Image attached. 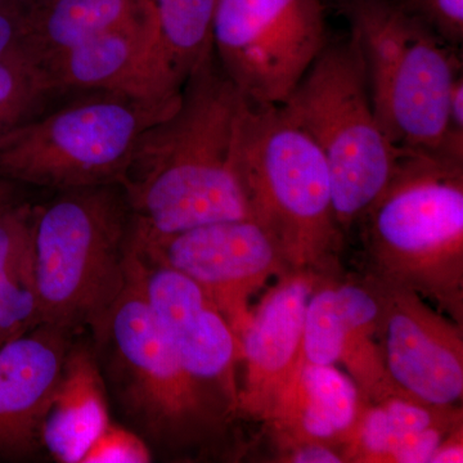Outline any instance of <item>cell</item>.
I'll list each match as a JSON object with an SVG mask.
<instances>
[{"label": "cell", "instance_id": "1", "mask_svg": "<svg viewBox=\"0 0 463 463\" xmlns=\"http://www.w3.org/2000/svg\"><path fill=\"white\" fill-rule=\"evenodd\" d=\"M250 102L209 52L178 106L149 127L120 185L133 230L166 236L216 222L252 219L241 175Z\"/></svg>", "mask_w": 463, "mask_h": 463}, {"label": "cell", "instance_id": "2", "mask_svg": "<svg viewBox=\"0 0 463 463\" xmlns=\"http://www.w3.org/2000/svg\"><path fill=\"white\" fill-rule=\"evenodd\" d=\"M359 222L371 277L421 295L463 325V161L401 149Z\"/></svg>", "mask_w": 463, "mask_h": 463}, {"label": "cell", "instance_id": "3", "mask_svg": "<svg viewBox=\"0 0 463 463\" xmlns=\"http://www.w3.org/2000/svg\"><path fill=\"white\" fill-rule=\"evenodd\" d=\"M133 215L118 184L63 191L35 207L39 321L102 339L128 283Z\"/></svg>", "mask_w": 463, "mask_h": 463}, {"label": "cell", "instance_id": "4", "mask_svg": "<svg viewBox=\"0 0 463 463\" xmlns=\"http://www.w3.org/2000/svg\"><path fill=\"white\" fill-rule=\"evenodd\" d=\"M277 108L321 152L330 173L335 214L341 230H349L386 187L401 155L374 115L354 36L327 43Z\"/></svg>", "mask_w": 463, "mask_h": 463}, {"label": "cell", "instance_id": "5", "mask_svg": "<svg viewBox=\"0 0 463 463\" xmlns=\"http://www.w3.org/2000/svg\"><path fill=\"white\" fill-rule=\"evenodd\" d=\"M367 70L374 115L398 149L444 154L456 58L399 0H340Z\"/></svg>", "mask_w": 463, "mask_h": 463}, {"label": "cell", "instance_id": "6", "mask_svg": "<svg viewBox=\"0 0 463 463\" xmlns=\"http://www.w3.org/2000/svg\"><path fill=\"white\" fill-rule=\"evenodd\" d=\"M241 175L251 218L270 234L289 269L323 273L343 237L330 173L315 143L277 106L250 103Z\"/></svg>", "mask_w": 463, "mask_h": 463}, {"label": "cell", "instance_id": "7", "mask_svg": "<svg viewBox=\"0 0 463 463\" xmlns=\"http://www.w3.org/2000/svg\"><path fill=\"white\" fill-rule=\"evenodd\" d=\"M176 106L94 91L33 116L0 134V178L61 192L118 184L143 133Z\"/></svg>", "mask_w": 463, "mask_h": 463}, {"label": "cell", "instance_id": "8", "mask_svg": "<svg viewBox=\"0 0 463 463\" xmlns=\"http://www.w3.org/2000/svg\"><path fill=\"white\" fill-rule=\"evenodd\" d=\"M100 343L111 350L118 394L137 422L167 446L199 441L218 425L214 392L188 373L129 269Z\"/></svg>", "mask_w": 463, "mask_h": 463}, {"label": "cell", "instance_id": "9", "mask_svg": "<svg viewBox=\"0 0 463 463\" xmlns=\"http://www.w3.org/2000/svg\"><path fill=\"white\" fill-rule=\"evenodd\" d=\"M212 43L251 105H282L327 44L323 0H216Z\"/></svg>", "mask_w": 463, "mask_h": 463}, {"label": "cell", "instance_id": "10", "mask_svg": "<svg viewBox=\"0 0 463 463\" xmlns=\"http://www.w3.org/2000/svg\"><path fill=\"white\" fill-rule=\"evenodd\" d=\"M130 246L139 257L199 283L240 344L251 318L252 297L289 269L270 234L254 219L216 222L166 236H146L132 228Z\"/></svg>", "mask_w": 463, "mask_h": 463}, {"label": "cell", "instance_id": "11", "mask_svg": "<svg viewBox=\"0 0 463 463\" xmlns=\"http://www.w3.org/2000/svg\"><path fill=\"white\" fill-rule=\"evenodd\" d=\"M367 279L379 298L380 343L390 379L414 401L456 407L463 395L462 325L411 289Z\"/></svg>", "mask_w": 463, "mask_h": 463}, {"label": "cell", "instance_id": "12", "mask_svg": "<svg viewBox=\"0 0 463 463\" xmlns=\"http://www.w3.org/2000/svg\"><path fill=\"white\" fill-rule=\"evenodd\" d=\"M129 269L188 373L218 385L236 410L233 367L241 361V344L212 298L190 277L139 257L132 246Z\"/></svg>", "mask_w": 463, "mask_h": 463}, {"label": "cell", "instance_id": "13", "mask_svg": "<svg viewBox=\"0 0 463 463\" xmlns=\"http://www.w3.org/2000/svg\"><path fill=\"white\" fill-rule=\"evenodd\" d=\"M322 272L288 269L252 309L241 336V361L245 364L236 410L265 420L301 362L307 300L322 281Z\"/></svg>", "mask_w": 463, "mask_h": 463}, {"label": "cell", "instance_id": "14", "mask_svg": "<svg viewBox=\"0 0 463 463\" xmlns=\"http://www.w3.org/2000/svg\"><path fill=\"white\" fill-rule=\"evenodd\" d=\"M42 70L52 93L103 91L166 106L181 99L161 69L151 2L130 23L52 58Z\"/></svg>", "mask_w": 463, "mask_h": 463}, {"label": "cell", "instance_id": "15", "mask_svg": "<svg viewBox=\"0 0 463 463\" xmlns=\"http://www.w3.org/2000/svg\"><path fill=\"white\" fill-rule=\"evenodd\" d=\"M70 334L51 326L0 346V453L26 456L41 443V428L62 376Z\"/></svg>", "mask_w": 463, "mask_h": 463}, {"label": "cell", "instance_id": "16", "mask_svg": "<svg viewBox=\"0 0 463 463\" xmlns=\"http://www.w3.org/2000/svg\"><path fill=\"white\" fill-rule=\"evenodd\" d=\"M462 429L461 410L434 407L405 395L367 403L344 439V459L356 462L429 463L438 447Z\"/></svg>", "mask_w": 463, "mask_h": 463}, {"label": "cell", "instance_id": "17", "mask_svg": "<svg viewBox=\"0 0 463 463\" xmlns=\"http://www.w3.org/2000/svg\"><path fill=\"white\" fill-rule=\"evenodd\" d=\"M354 381L335 365L300 362L268 421L282 444L344 440L361 410Z\"/></svg>", "mask_w": 463, "mask_h": 463}, {"label": "cell", "instance_id": "18", "mask_svg": "<svg viewBox=\"0 0 463 463\" xmlns=\"http://www.w3.org/2000/svg\"><path fill=\"white\" fill-rule=\"evenodd\" d=\"M109 423L106 386L96 356L85 347H71L43 420L41 443L57 461L81 463Z\"/></svg>", "mask_w": 463, "mask_h": 463}, {"label": "cell", "instance_id": "19", "mask_svg": "<svg viewBox=\"0 0 463 463\" xmlns=\"http://www.w3.org/2000/svg\"><path fill=\"white\" fill-rule=\"evenodd\" d=\"M35 207L0 214V346L41 326L33 252Z\"/></svg>", "mask_w": 463, "mask_h": 463}, {"label": "cell", "instance_id": "20", "mask_svg": "<svg viewBox=\"0 0 463 463\" xmlns=\"http://www.w3.org/2000/svg\"><path fill=\"white\" fill-rule=\"evenodd\" d=\"M148 5L145 0H43L33 7L27 50L44 65L52 58L130 23Z\"/></svg>", "mask_w": 463, "mask_h": 463}, {"label": "cell", "instance_id": "21", "mask_svg": "<svg viewBox=\"0 0 463 463\" xmlns=\"http://www.w3.org/2000/svg\"><path fill=\"white\" fill-rule=\"evenodd\" d=\"M337 297L341 316L339 364L354 381L362 401L377 403L392 395H404L390 379L383 361L379 298L373 285L368 279L337 283Z\"/></svg>", "mask_w": 463, "mask_h": 463}, {"label": "cell", "instance_id": "22", "mask_svg": "<svg viewBox=\"0 0 463 463\" xmlns=\"http://www.w3.org/2000/svg\"><path fill=\"white\" fill-rule=\"evenodd\" d=\"M158 57L167 85L181 96L203 57L212 51L216 0H149Z\"/></svg>", "mask_w": 463, "mask_h": 463}, {"label": "cell", "instance_id": "23", "mask_svg": "<svg viewBox=\"0 0 463 463\" xmlns=\"http://www.w3.org/2000/svg\"><path fill=\"white\" fill-rule=\"evenodd\" d=\"M52 93L41 63L24 52L0 63V134L35 116Z\"/></svg>", "mask_w": 463, "mask_h": 463}, {"label": "cell", "instance_id": "24", "mask_svg": "<svg viewBox=\"0 0 463 463\" xmlns=\"http://www.w3.org/2000/svg\"><path fill=\"white\" fill-rule=\"evenodd\" d=\"M341 355V316L337 282L323 279L307 300L301 362L336 365Z\"/></svg>", "mask_w": 463, "mask_h": 463}, {"label": "cell", "instance_id": "25", "mask_svg": "<svg viewBox=\"0 0 463 463\" xmlns=\"http://www.w3.org/2000/svg\"><path fill=\"white\" fill-rule=\"evenodd\" d=\"M151 458V450L141 438L109 423L85 453L81 463H146Z\"/></svg>", "mask_w": 463, "mask_h": 463}, {"label": "cell", "instance_id": "26", "mask_svg": "<svg viewBox=\"0 0 463 463\" xmlns=\"http://www.w3.org/2000/svg\"><path fill=\"white\" fill-rule=\"evenodd\" d=\"M446 43L463 39V0H399Z\"/></svg>", "mask_w": 463, "mask_h": 463}, {"label": "cell", "instance_id": "27", "mask_svg": "<svg viewBox=\"0 0 463 463\" xmlns=\"http://www.w3.org/2000/svg\"><path fill=\"white\" fill-rule=\"evenodd\" d=\"M35 3L20 0L0 9V63L27 50L30 20Z\"/></svg>", "mask_w": 463, "mask_h": 463}, {"label": "cell", "instance_id": "28", "mask_svg": "<svg viewBox=\"0 0 463 463\" xmlns=\"http://www.w3.org/2000/svg\"><path fill=\"white\" fill-rule=\"evenodd\" d=\"M288 450L289 462L295 463H341L345 461L331 444L322 441H295L283 444Z\"/></svg>", "mask_w": 463, "mask_h": 463}, {"label": "cell", "instance_id": "29", "mask_svg": "<svg viewBox=\"0 0 463 463\" xmlns=\"http://www.w3.org/2000/svg\"><path fill=\"white\" fill-rule=\"evenodd\" d=\"M463 462V439L462 429L453 432L448 437L438 449L429 463H461Z\"/></svg>", "mask_w": 463, "mask_h": 463}, {"label": "cell", "instance_id": "30", "mask_svg": "<svg viewBox=\"0 0 463 463\" xmlns=\"http://www.w3.org/2000/svg\"><path fill=\"white\" fill-rule=\"evenodd\" d=\"M14 205H16L14 194V183L0 178V214Z\"/></svg>", "mask_w": 463, "mask_h": 463}, {"label": "cell", "instance_id": "31", "mask_svg": "<svg viewBox=\"0 0 463 463\" xmlns=\"http://www.w3.org/2000/svg\"><path fill=\"white\" fill-rule=\"evenodd\" d=\"M20 2V0H0V9L7 7V5H14V3Z\"/></svg>", "mask_w": 463, "mask_h": 463}, {"label": "cell", "instance_id": "32", "mask_svg": "<svg viewBox=\"0 0 463 463\" xmlns=\"http://www.w3.org/2000/svg\"><path fill=\"white\" fill-rule=\"evenodd\" d=\"M145 2H149V0H145Z\"/></svg>", "mask_w": 463, "mask_h": 463}, {"label": "cell", "instance_id": "33", "mask_svg": "<svg viewBox=\"0 0 463 463\" xmlns=\"http://www.w3.org/2000/svg\"><path fill=\"white\" fill-rule=\"evenodd\" d=\"M339 2H340V0H339Z\"/></svg>", "mask_w": 463, "mask_h": 463}]
</instances>
